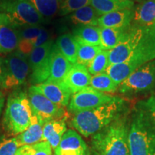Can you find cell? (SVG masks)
<instances>
[{
  "instance_id": "17",
  "label": "cell",
  "mask_w": 155,
  "mask_h": 155,
  "mask_svg": "<svg viewBox=\"0 0 155 155\" xmlns=\"http://www.w3.org/2000/svg\"><path fill=\"white\" fill-rule=\"evenodd\" d=\"M72 64L68 61L54 44L50 56V76L48 81H63Z\"/></svg>"
},
{
  "instance_id": "23",
  "label": "cell",
  "mask_w": 155,
  "mask_h": 155,
  "mask_svg": "<svg viewBox=\"0 0 155 155\" xmlns=\"http://www.w3.org/2000/svg\"><path fill=\"white\" fill-rule=\"evenodd\" d=\"M99 15L91 5H89L68 15V19L72 24L79 26H98Z\"/></svg>"
},
{
  "instance_id": "22",
  "label": "cell",
  "mask_w": 155,
  "mask_h": 155,
  "mask_svg": "<svg viewBox=\"0 0 155 155\" xmlns=\"http://www.w3.org/2000/svg\"><path fill=\"white\" fill-rule=\"evenodd\" d=\"M90 5L99 16L122 9H132L134 2L131 0H91Z\"/></svg>"
},
{
  "instance_id": "21",
  "label": "cell",
  "mask_w": 155,
  "mask_h": 155,
  "mask_svg": "<svg viewBox=\"0 0 155 155\" xmlns=\"http://www.w3.org/2000/svg\"><path fill=\"white\" fill-rule=\"evenodd\" d=\"M72 35L78 44L100 46L101 28L98 26H79L73 30Z\"/></svg>"
},
{
  "instance_id": "6",
  "label": "cell",
  "mask_w": 155,
  "mask_h": 155,
  "mask_svg": "<svg viewBox=\"0 0 155 155\" xmlns=\"http://www.w3.org/2000/svg\"><path fill=\"white\" fill-rule=\"evenodd\" d=\"M0 12L17 26L41 25L45 18L29 0H0Z\"/></svg>"
},
{
  "instance_id": "4",
  "label": "cell",
  "mask_w": 155,
  "mask_h": 155,
  "mask_svg": "<svg viewBox=\"0 0 155 155\" xmlns=\"http://www.w3.org/2000/svg\"><path fill=\"white\" fill-rule=\"evenodd\" d=\"M127 114L92 136L91 148L97 155H130Z\"/></svg>"
},
{
  "instance_id": "28",
  "label": "cell",
  "mask_w": 155,
  "mask_h": 155,
  "mask_svg": "<svg viewBox=\"0 0 155 155\" xmlns=\"http://www.w3.org/2000/svg\"><path fill=\"white\" fill-rule=\"evenodd\" d=\"M103 49L100 46L88 45L78 44L77 54V63L87 67L94 58Z\"/></svg>"
},
{
  "instance_id": "29",
  "label": "cell",
  "mask_w": 155,
  "mask_h": 155,
  "mask_svg": "<svg viewBox=\"0 0 155 155\" xmlns=\"http://www.w3.org/2000/svg\"><path fill=\"white\" fill-rule=\"evenodd\" d=\"M38 11L46 18H51L59 11L60 3L58 0H29Z\"/></svg>"
},
{
  "instance_id": "26",
  "label": "cell",
  "mask_w": 155,
  "mask_h": 155,
  "mask_svg": "<svg viewBox=\"0 0 155 155\" xmlns=\"http://www.w3.org/2000/svg\"><path fill=\"white\" fill-rule=\"evenodd\" d=\"M90 86L98 91L108 94L114 93L119 89L118 85L106 72L93 75L91 79Z\"/></svg>"
},
{
  "instance_id": "40",
  "label": "cell",
  "mask_w": 155,
  "mask_h": 155,
  "mask_svg": "<svg viewBox=\"0 0 155 155\" xmlns=\"http://www.w3.org/2000/svg\"><path fill=\"white\" fill-rule=\"evenodd\" d=\"M63 1H64V0H58V2H59V3H60V5H61V4L63 2Z\"/></svg>"
},
{
  "instance_id": "34",
  "label": "cell",
  "mask_w": 155,
  "mask_h": 155,
  "mask_svg": "<svg viewBox=\"0 0 155 155\" xmlns=\"http://www.w3.org/2000/svg\"><path fill=\"white\" fill-rule=\"evenodd\" d=\"M33 49L34 45L31 40L20 39L16 50L19 53H20L21 55H22L25 58L29 59Z\"/></svg>"
},
{
  "instance_id": "10",
  "label": "cell",
  "mask_w": 155,
  "mask_h": 155,
  "mask_svg": "<svg viewBox=\"0 0 155 155\" xmlns=\"http://www.w3.org/2000/svg\"><path fill=\"white\" fill-rule=\"evenodd\" d=\"M54 43L53 40L34 48L29 58V63L32 71L31 82L38 85L48 81L50 76V56Z\"/></svg>"
},
{
  "instance_id": "2",
  "label": "cell",
  "mask_w": 155,
  "mask_h": 155,
  "mask_svg": "<svg viewBox=\"0 0 155 155\" xmlns=\"http://www.w3.org/2000/svg\"><path fill=\"white\" fill-rule=\"evenodd\" d=\"M127 104L119 97L99 107L74 114L71 124L85 137L94 135L127 114Z\"/></svg>"
},
{
  "instance_id": "24",
  "label": "cell",
  "mask_w": 155,
  "mask_h": 155,
  "mask_svg": "<svg viewBox=\"0 0 155 155\" xmlns=\"http://www.w3.org/2000/svg\"><path fill=\"white\" fill-rule=\"evenodd\" d=\"M58 49L72 65L77 63L78 43L71 33L63 34L58 37L55 42Z\"/></svg>"
},
{
  "instance_id": "39",
  "label": "cell",
  "mask_w": 155,
  "mask_h": 155,
  "mask_svg": "<svg viewBox=\"0 0 155 155\" xmlns=\"http://www.w3.org/2000/svg\"><path fill=\"white\" fill-rule=\"evenodd\" d=\"M131 1L134 2H138V3H139V2H142L143 0H131Z\"/></svg>"
},
{
  "instance_id": "14",
  "label": "cell",
  "mask_w": 155,
  "mask_h": 155,
  "mask_svg": "<svg viewBox=\"0 0 155 155\" xmlns=\"http://www.w3.org/2000/svg\"><path fill=\"white\" fill-rule=\"evenodd\" d=\"M35 90L42 94L54 104L62 107L68 106L72 94L63 84V81H46L32 86Z\"/></svg>"
},
{
  "instance_id": "31",
  "label": "cell",
  "mask_w": 155,
  "mask_h": 155,
  "mask_svg": "<svg viewBox=\"0 0 155 155\" xmlns=\"http://www.w3.org/2000/svg\"><path fill=\"white\" fill-rule=\"evenodd\" d=\"M91 0H64L60 5L58 13L61 16L68 15L73 12L90 5Z\"/></svg>"
},
{
  "instance_id": "11",
  "label": "cell",
  "mask_w": 155,
  "mask_h": 155,
  "mask_svg": "<svg viewBox=\"0 0 155 155\" xmlns=\"http://www.w3.org/2000/svg\"><path fill=\"white\" fill-rule=\"evenodd\" d=\"M28 95L32 114L44 123L64 118L65 110L63 107L54 104L42 94L35 90L32 86L29 89Z\"/></svg>"
},
{
  "instance_id": "27",
  "label": "cell",
  "mask_w": 155,
  "mask_h": 155,
  "mask_svg": "<svg viewBox=\"0 0 155 155\" xmlns=\"http://www.w3.org/2000/svg\"><path fill=\"white\" fill-rule=\"evenodd\" d=\"M109 65V50H103L89 63L87 68L93 76L106 72Z\"/></svg>"
},
{
  "instance_id": "38",
  "label": "cell",
  "mask_w": 155,
  "mask_h": 155,
  "mask_svg": "<svg viewBox=\"0 0 155 155\" xmlns=\"http://www.w3.org/2000/svg\"><path fill=\"white\" fill-rule=\"evenodd\" d=\"M5 98L2 92L0 91V115H1L2 111V109L4 108V106H5Z\"/></svg>"
},
{
  "instance_id": "1",
  "label": "cell",
  "mask_w": 155,
  "mask_h": 155,
  "mask_svg": "<svg viewBox=\"0 0 155 155\" xmlns=\"http://www.w3.org/2000/svg\"><path fill=\"white\" fill-rule=\"evenodd\" d=\"M155 60V25H131L123 40L109 50L106 73L120 85L136 69Z\"/></svg>"
},
{
  "instance_id": "37",
  "label": "cell",
  "mask_w": 155,
  "mask_h": 155,
  "mask_svg": "<svg viewBox=\"0 0 155 155\" xmlns=\"http://www.w3.org/2000/svg\"><path fill=\"white\" fill-rule=\"evenodd\" d=\"M5 74V59L0 57V83L2 82Z\"/></svg>"
},
{
  "instance_id": "8",
  "label": "cell",
  "mask_w": 155,
  "mask_h": 155,
  "mask_svg": "<svg viewBox=\"0 0 155 155\" xmlns=\"http://www.w3.org/2000/svg\"><path fill=\"white\" fill-rule=\"evenodd\" d=\"M5 74L0 83L4 88H13L22 86L26 81L30 72L29 60L17 50L5 58Z\"/></svg>"
},
{
  "instance_id": "15",
  "label": "cell",
  "mask_w": 155,
  "mask_h": 155,
  "mask_svg": "<svg viewBox=\"0 0 155 155\" xmlns=\"http://www.w3.org/2000/svg\"><path fill=\"white\" fill-rule=\"evenodd\" d=\"M91 77L87 67L75 63L72 65L63 83L73 95L90 86Z\"/></svg>"
},
{
  "instance_id": "16",
  "label": "cell",
  "mask_w": 155,
  "mask_h": 155,
  "mask_svg": "<svg viewBox=\"0 0 155 155\" xmlns=\"http://www.w3.org/2000/svg\"><path fill=\"white\" fill-rule=\"evenodd\" d=\"M133 20V9H122L101 15L98 21L101 28H129Z\"/></svg>"
},
{
  "instance_id": "20",
  "label": "cell",
  "mask_w": 155,
  "mask_h": 155,
  "mask_svg": "<svg viewBox=\"0 0 155 155\" xmlns=\"http://www.w3.org/2000/svg\"><path fill=\"white\" fill-rule=\"evenodd\" d=\"M44 122L32 114L31 123L25 130L16 137V139L23 145H32L42 141Z\"/></svg>"
},
{
  "instance_id": "30",
  "label": "cell",
  "mask_w": 155,
  "mask_h": 155,
  "mask_svg": "<svg viewBox=\"0 0 155 155\" xmlns=\"http://www.w3.org/2000/svg\"><path fill=\"white\" fill-rule=\"evenodd\" d=\"M16 155H52V148L47 141H40L32 145H23Z\"/></svg>"
},
{
  "instance_id": "32",
  "label": "cell",
  "mask_w": 155,
  "mask_h": 155,
  "mask_svg": "<svg viewBox=\"0 0 155 155\" xmlns=\"http://www.w3.org/2000/svg\"><path fill=\"white\" fill-rule=\"evenodd\" d=\"M22 145L15 138L2 139L0 140V155H16Z\"/></svg>"
},
{
  "instance_id": "3",
  "label": "cell",
  "mask_w": 155,
  "mask_h": 155,
  "mask_svg": "<svg viewBox=\"0 0 155 155\" xmlns=\"http://www.w3.org/2000/svg\"><path fill=\"white\" fill-rule=\"evenodd\" d=\"M128 140L130 155H155V121L139 103L133 112Z\"/></svg>"
},
{
  "instance_id": "19",
  "label": "cell",
  "mask_w": 155,
  "mask_h": 155,
  "mask_svg": "<svg viewBox=\"0 0 155 155\" xmlns=\"http://www.w3.org/2000/svg\"><path fill=\"white\" fill-rule=\"evenodd\" d=\"M131 25L137 26L155 25V0H143L134 6Z\"/></svg>"
},
{
  "instance_id": "7",
  "label": "cell",
  "mask_w": 155,
  "mask_h": 155,
  "mask_svg": "<svg viewBox=\"0 0 155 155\" xmlns=\"http://www.w3.org/2000/svg\"><path fill=\"white\" fill-rule=\"evenodd\" d=\"M155 88V60L136 69L119 85L122 94L134 95L149 92Z\"/></svg>"
},
{
  "instance_id": "35",
  "label": "cell",
  "mask_w": 155,
  "mask_h": 155,
  "mask_svg": "<svg viewBox=\"0 0 155 155\" xmlns=\"http://www.w3.org/2000/svg\"><path fill=\"white\" fill-rule=\"evenodd\" d=\"M139 103L148 111L155 121V95Z\"/></svg>"
},
{
  "instance_id": "5",
  "label": "cell",
  "mask_w": 155,
  "mask_h": 155,
  "mask_svg": "<svg viewBox=\"0 0 155 155\" xmlns=\"http://www.w3.org/2000/svg\"><path fill=\"white\" fill-rule=\"evenodd\" d=\"M32 117L28 95L23 91H14L7 99L3 125L7 132L17 136L30 126Z\"/></svg>"
},
{
  "instance_id": "13",
  "label": "cell",
  "mask_w": 155,
  "mask_h": 155,
  "mask_svg": "<svg viewBox=\"0 0 155 155\" xmlns=\"http://www.w3.org/2000/svg\"><path fill=\"white\" fill-rule=\"evenodd\" d=\"M54 155H90V150L76 131L68 129L54 150Z\"/></svg>"
},
{
  "instance_id": "33",
  "label": "cell",
  "mask_w": 155,
  "mask_h": 155,
  "mask_svg": "<svg viewBox=\"0 0 155 155\" xmlns=\"http://www.w3.org/2000/svg\"><path fill=\"white\" fill-rule=\"evenodd\" d=\"M19 38L33 41L36 39L41 30V25H29V26H17Z\"/></svg>"
},
{
  "instance_id": "36",
  "label": "cell",
  "mask_w": 155,
  "mask_h": 155,
  "mask_svg": "<svg viewBox=\"0 0 155 155\" xmlns=\"http://www.w3.org/2000/svg\"><path fill=\"white\" fill-rule=\"evenodd\" d=\"M49 32H48V31L46 29L42 27L38 36L32 41V43H33L34 48H36L45 44V42L49 41Z\"/></svg>"
},
{
  "instance_id": "18",
  "label": "cell",
  "mask_w": 155,
  "mask_h": 155,
  "mask_svg": "<svg viewBox=\"0 0 155 155\" xmlns=\"http://www.w3.org/2000/svg\"><path fill=\"white\" fill-rule=\"evenodd\" d=\"M66 131L65 118L45 122L43 125L42 141H47L51 148L55 150L60 144Z\"/></svg>"
},
{
  "instance_id": "25",
  "label": "cell",
  "mask_w": 155,
  "mask_h": 155,
  "mask_svg": "<svg viewBox=\"0 0 155 155\" xmlns=\"http://www.w3.org/2000/svg\"><path fill=\"white\" fill-rule=\"evenodd\" d=\"M129 28H101L100 47L105 50L114 49L123 40Z\"/></svg>"
},
{
  "instance_id": "9",
  "label": "cell",
  "mask_w": 155,
  "mask_h": 155,
  "mask_svg": "<svg viewBox=\"0 0 155 155\" xmlns=\"http://www.w3.org/2000/svg\"><path fill=\"white\" fill-rule=\"evenodd\" d=\"M116 98V96L100 92L89 86L72 95L68 108L71 112L76 114L98 108L110 103Z\"/></svg>"
},
{
  "instance_id": "12",
  "label": "cell",
  "mask_w": 155,
  "mask_h": 155,
  "mask_svg": "<svg viewBox=\"0 0 155 155\" xmlns=\"http://www.w3.org/2000/svg\"><path fill=\"white\" fill-rule=\"evenodd\" d=\"M19 40L17 25L0 12V54H9L17 50Z\"/></svg>"
}]
</instances>
